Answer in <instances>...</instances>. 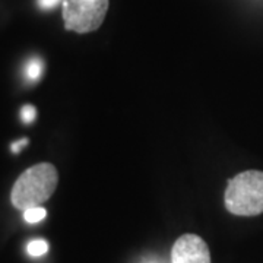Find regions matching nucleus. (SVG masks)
Segmentation results:
<instances>
[{"label": "nucleus", "instance_id": "7ed1b4c3", "mask_svg": "<svg viewBox=\"0 0 263 263\" xmlns=\"http://www.w3.org/2000/svg\"><path fill=\"white\" fill-rule=\"evenodd\" d=\"M108 10V0H63L66 29L78 34L92 32L101 27Z\"/></svg>", "mask_w": 263, "mask_h": 263}, {"label": "nucleus", "instance_id": "423d86ee", "mask_svg": "<svg viewBox=\"0 0 263 263\" xmlns=\"http://www.w3.org/2000/svg\"><path fill=\"white\" fill-rule=\"evenodd\" d=\"M47 216V211L44 208H29L27 211H24V219L28 224H37L40 221H43Z\"/></svg>", "mask_w": 263, "mask_h": 263}, {"label": "nucleus", "instance_id": "1a4fd4ad", "mask_svg": "<svg viewBox=\"0 0 263 263\" xmlns=\"http://www.w3.org/2000/svg\"><path fill=\"white\" fill-rule=\"evenodd\" d=\"M60 2H62V0H37V5L40 9L48 10L54 9Z\"/></svg>", "mask_w": 263, "mask_h": 263}, {"label": "nucleus", "instance_id": "0eeeda50", "mask_svg": "<svg viewBox=\"0 0 263 263\" xmlns=\"http://www.w3.org/2000/svg\"><path fill=\"white\" fill-rule=\"evenodd\" d=\"M27 252L32 257L43 256V254H46L48 252V243L44 241V240H32L27 246Z\"/></svg>", "mask_w": 263, "mask_h": 263}, {"label": "nucleus", "instance_id": "39448f33", "mask_svg": "<svg viewBox=\"0 0 263 263\" xmlns=\"http://www.w3.org/2000/svg\"><path fill=\"white\" fill-rule=\"evenodd\" d=\"M43 70H44V63L41 62V59L32 57L25 65V79L28 82H37L43 75Z\"/></svg>", "mask_w": 263, "mask_h": 263}, {"label": "nucleus", "instance_id": "20e7f679", "mask_svg": "<svg viewBox=\"0 0 263 263\" xmlns=\"http://www.w3.org/2000/svg\"><path fill=\"white\" fill-rule=\"evenodd\" d=\"M171 260L173 263H211L209 247L199 235H181L173 246Z\"/></svg>", "mask_w": 263, "mask_h": 263}, {"label": "nucleus", "instance_id": "f03ea898", "mask_svg": "<svg viewBox=\"0 0 263 263\" xmlns=\"http://www.w3.org/2000/svg\"><path fill=\"white\" fill-rule=\"evenodd\" d=\"M226 208L238 216H254L263 212V173L249 170L228 183Z\"/></svg>", "mask_w": 263, "mask_h": 263}, {"label": "nucleus", "instance_id": "9d476101", "mask_svg": "<svg viewBox=\"0 0 263 263\" xmlns=\"http://www.w3.org/2000/svg\"><path fill=\"white\" fill-rule=\"evenodd\" d=\"M28 143V139H21V141L15 142V143H12V151L13 152H19L22 146H25Z\"/></svg>", "mask_w": 263, "mask_h": 263}, {"label": "nucleus", "instance_id": "6e6552de", "mask_svg": "<svg viewBox=\"0 0 263 263\" xmlns=\"http://www.w3.org/2000/svg\"><path fill=\"white\" fill-rule=\"evenodd\" d=\"M37 117V110L32 105H25L22 108V120L25 123H32Z\"/></svg>", "mask_w": 263, "mask_h": 263}, {"label": "nucleus", "instance_id": "f257e3e1", "mask_svg": "<svg viewBox=\"0 0 263 263\" xmlns=\"http://www.w3.org/2000/svg\"><path fill=\"white\" fill-rule=\"evenodd\" d=\"M57 183L59 174L53 164H37L25 170L15 181L10 192V202L21 211L40 206L53 196Z\"/></svg>", "mask_w": 263, "mask_h": 263}]
</instances>
